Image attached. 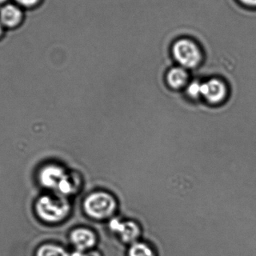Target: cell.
Masks as SVG:
<instances>
[{
    "mask_svg": "<svg viewBox=\"0 0 256 256\" xmlns=\"http://www.w3.org/2000/svg\"><path fill=\"white\" fill-rule=\"evenodd\" d=\"M36 214L46 224H57L67 218L70 204L66 197L57 195L40 196L36 203Z\"/></svg>",
    "mask_w": 256,
    "mask_h": 256,
    "instance_id": "cell-1",
    "label": "cell"
},
{
    "mask_svg": "<svg viewBox=\"0 0 256 256\" xmlns=\"http://www.w3.org/2000/svg\"><path fill=\"white\" fill-rule=\"evenodd\" d=\"M38 179L40 184L55 191L57 195L66 197L74 191L73 180L60 166L52 164L43 167L39 173Z\"/></svg>",
    "mask_w": 256,
    "mask_h": 256,
    "instance_id": "cell-2",
    "label": "cell"
},
{
    "mask_svg": "<svg viewBox=\"0 0 256 256\" xmlns=\"http://www.w3.org/2000/svg\"><path fill=\"white\" fill-rule=\"evenodd\" d=\"M84 209L93 219H106L116 210V202L112 196L106 192H94L87 197L84 202Z\"/></svg>",
    "mask_w": 256,
    "mask_h": 256,
    "instance_id": "cell-3",
    "label": "cell"
},
{
    "mask_svg": "<svg viewBox=\"0 0 256 256\" xmlns=\"http://www.w3.org/2000/svg\"><path fill=\"white\" fill-rule=\"evenodd\" d=\"M176 61L188 68L196 67L201 62L202 55L196 44L188 39L178 40L172 48Z\"/></svg>",
    "mask_w": 256,
    "mask_h": 256,
    "instance_id": "cell-4",
    "label": "cell"
},
{
    "mask_svg": "<svg viewBox=\"0 0 256 256\" xmlns=\"http://www.w3.org/2000/svg\"><path fill=\"white\" fill-rule=\"evenodd\" d=\"M230 96V88L225 81L213 78L202 84V96L210 104L225 103Z\"/></svg>",
    "mask_w": 256,
    "mask_h": 256,
    "instance_id": "cell-5",
    "label": "cell"
},
{
    "mask_svg": "<svg viewBox=\"0 0 256 256\" xmlns=\"http://www.w3.org/2000/svg\"><path fill=\"white\" fill-rule=\"evenodd\" d=\"M109 227L111 232L120 236L123 242L130 244L138 242L141 236L140 226L134 221H123L114 218L110 222Z\"/></svg>",
    "mask_w": 256,
    "mask_h": 256,
    "instance_id": "cell-6",
    "label": "cell"
},
{
    "mask_svg": "<svg viewBox=\"0 0 256 256\" xmlns=\"http://www.w3.org/2000/svg\"><path fill=\"white\" fill-rule=\"evenodd\" d=\"M70 240L74 246L75 250L86 252L93 249L97 238L91 230L80 228L72 231L70 234Z\"/></svg>",
    "mask_w": 256,
    "mask_h": 256,
    "instance_id": "cell-7",
    "label": "cell"
},
{
    "mask_svg": "<svg viewBox=\"0 0 256 256\" xmlns=\"http://www.w3.org/2000/svg\"><path fill=\"white\" fill-rule=\"evenodd\" d=\"M21 16L20 10L12 4L4 6L0 12V20L8 26H14L19 24Z\"/></svg>",
    "mask_w": 256,
    "mask_h": 256,
    "instance_id": "cell-8",
    "label": "cell"
},
{
    "mask_svg": "<svg viewBox=\"0 0 256 256\" xmlns=\"http://www.w3.org/2000/svg\"><path fill=\"white\" fill-rule=\"evenodd\" d=\"M188 74L182 68H174L167 74V82L173 88H180L188 82Z\"/></svg>",
    "mask_w": 256,
    "mask_h": 256,
    "instance_id": "cell-9",
    "label": "cell"
},
{
    "mask_svg": "<svg viewBox=\"0 0 256 256\" xmlns=\"http://www.w3.org/2000/svg\"><path fill=\"white\" fill-rule=\"evenodd\" d=\"M36 256H70V254L60 245L46 243L38 248Z\"/></svg>",
    "mask_w": 256,
    "mask_h": 256,
    "instance_id": "cell-10",
    "label": "cell"
},
{
    "mask_svg": "<svg viewBox=\"0 0 256 256\" xmlns=\"http://www.w3.org/2000/svg\"><path fill=\"white\" fill-rule=\"evenodd\" d=\"M128 256H155V254L147 244L137 242L130 244Z\"/></svg>",
    "mask_w": 256,
    "mask_h": 256,
    "instance_id": "cell-11",
    "label": "cell"
},
{
    "mask_svg": "<svg viewBox=\"0 0 256 256\" xmlns=\"http://www.w3.org/2000/svg\"><path fill=\"white\" fill-rule=\"evenodd\" d=\"M188 93L192 98H198L202 96V84L194 82L188 88Z\"/></svg>",
    "mask_w": 256,
    "mask_h": 256,
    "instance_id": "cell-12",
    "label": "cell"
},
{
    "mask_svg": "<svg viewBox=\"0 0 256 256\" xmlns=\"http://www.w3.org/2000/svg\"><path fill=\"white\" fill-rule=\"evenodd\" d=\"M70 256H102V255L98 251L91 250L86 251V252L74 250L70 254Z\"/></svg>",
    "mask_w": 256,
    "mask_h": 256,
    "instance_id": "cell-13",
    "label": "cell"
},
{
    "mask_svg": "<svg viewBox=\"0 0 256 256\" xmlns=\"http://www.w3.org/2000/svg\"><path fill=\"white\" fill-rule=\"evenodd\" d=\"M240 4L249 8H256V0H238Z\"/></svg>",
    "mask_w": 256,
    "mask_h": 256,
    "instance_id": "cell-14",
    "label": "cell"
},
{
    "mask_svg": "<svg viewBox=\"0 0 256 256\" xmlns=\"http://www.w3.org/2000/svg\"><path fill=\"white\" fill-rule=\"evenodd\" d=\"M20 4L25 6H32L37 3L38 0H16Z\"/></svg>",
    "mask_w": 256,
    "mask_h": 256,
    "instance_id": "cell-15",
    "label": "cell"
},
{
    "mask_svg": "<svg viewBox=\"0 0 256 256\" xmlns=\"http://www.w3.org/2000/svg\"><path fill=\"white\" fill-rule=\"evenodd\" d=\"M4 1H6V0H0V2H4Z\"/></svg>",
    "mask_w": 256,
    "mask_h": 256,
    "instance_id": "cell-16",
    "label": "cell"
},
{
    "mask_svg": "<svg viewBox=\"0 0 256 256\" xmlns=\"http://www.w3.org/2000/svg\"><path fill=\"white\" fill-rule=\"evenodd\" d=\"M0 33H1V26H0Z\"/></svg>",
    "mask_w": 256,
    "mask_h": 256,
    "instance_id": "cell-17",
    "label": "cell"
}]
</instances>
